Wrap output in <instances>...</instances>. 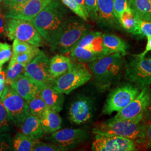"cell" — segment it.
I'll return each instance as SVG.
<instances>
[{
	"mask_svg": "<svg viewBox=\"0 0 151 151\" xmlns=\"http://www.w3.org/2000/svg\"><path fill=\"white\" fill-rule=\"evenodd\" d=\"M85 6L89 18L96 22L98 18L97 0H85Z\"/></svg>",
	"mask_w": 151,
	"mask_h": 151,
	"instance_id": "obj_37",
	"label": "cell"
},
{
	"mask_svg": "<svg viewBox=\"0 0 151 151\" xmlns=\"http://www.w3.org/2000/svg\"><path fill=\"white\" fill-rule=\"evenodd\" d=\"M146 142L147 147L148 148L151 149V123L148 127H147V128Z\"/></svg>",
	"mask_w": 151,
	"mask_h": 151,
	"instance_id": "obj_44",
	"label": "cell"
},
{
	"mask_svg": "<svg viewBox=\"0 0 151 151\" xmlns=\"http://www.w3.org/2000/svg\"><path fill=\"white\" fill-rule=\"evenodd\" d=\"M12 151L11 135L5 133H0V151Z\"/></svg>",
	"mask_w": 151,
	"mask_h": 151,
	"instance_id": "obj_39",
	"label": "cell"
},
{
	"mask_svg": "<svg viewBox=\"0 0 151 151\" xmlns=\"http://www.w3.org/2000/svg\"><path fill=\"white\" fill-rule=\"evenodd\" d=\"M144 114L132 119L120 120L109 119L97 124L92 129L95 135L119 136L134 140L137 143L146 141L147 125L142 122Z\"/></svg>",
	"mask_w": 151,
	"mask_h": 151,
	"instance_id": "obj_3",
	"label": "cell"
},
{
	"mask_svg": "<svg viewBox=\"0 0 151 151\" xmlns=\"http://www.w3.org/2000/svg\"><path fill=\"white\" fill-rule=\"evenodd\" d=\"M6 72L2 67H0V96L5 87Z\"/></svg>",
	"mask_w": 151,
	"mask_h": 151,
	"instance_id": "obj_42",
	"label": "cell"
},
{
	"mask_svg": "<svg viewBox=\"0 0 151 151\" xmlns=\"http://www.w3.org/2000/svg\"><path fill=\"white\" fill-rule=\"evenodd\" d=\"M40 121L45 134H52L60 129L62 120L58 112L47 106Z\"/></svg>",
	"mask_w": 151,
	"mask_h": 151,
	"instance_id": "obj_21",
	"label": "cell"
},
{
	"mask_svg": "<svg viewBox=\"0 0 151 151\" xmlns=\"http://www.w3.org/2000/svg\"><path fill=\"white\" fill-rule=\"evenodd\" d=\"M128 5L138 19L151 22V2L150 0H128Z\"/></svg>",
	"mask_w": 151,
	"mask_h": 151,
	"instance_id": "obj_25",
	"label": "cell"
},
{
	"mask_svg": "<svg viewBox=\"0 0 151 151\" xmlns=\"http://www.w3.org/2000/svg\"><path fill=\"white\" fill-rule=\"evenodd\" d=\"M98 18L97 22L100 27L115 30L122 28L114 10V0H97Z\"/></svg>",
	"mask_w": 151,
	"mask_h": 151,
	"instance_id": "obj_16",
	"label": "cell"
},
{
	"mask_svg": "<svg viewBox=\"0 0 151 151\" xmlns=\"http://www.w3.org/2000/svg\"><path fill=\"white\" fill-rule=\"evenodd\" d=\"M74 60L63 54H56L49 60L48 83L63 75L69 70Z\"/></svg>",
	"mask_w": 151,
	"mask_h": 151,
	"instance_id": "obj_18",
	"label": "cell"
},
{
	"mask_svg": "<svg viewBox=\"0 0 151 151\" xmlns=\"http://www.w3.org/2000/svg\"><path fill=\"white\" fill-rule=\"evenodd\" d=\"M146 37L147 38V43L145 50L140 54L133 55L134 57L138 58H143L149 52L151 51V36H147Z\"/></svg>",
	"mask_w": 151,
	"mask_h": 151,
	"instance_id": "obj_41",
	"label": "cell"
},
{
	"mask_svg": "<svg viewBox=\"0 0 151 151\" xmlns=\"http://www.w3.org/2000/svg\"><path fill=\"white\" fill-rule=\"evenodd\" d=\"M95 151H134L137 150L136 142L123 137L96 135L92 145Z\"/></svg>",
	"mask_w": 151,
	"mask_h": 151,
	"instance_id": "obj_13",
	"label": "cell"
},
{
	"mask_svg": "<svg viewBox=\"0 0 151 151\" xmlns=\"http://www.w3.org/2000/svg\"><path fill=\"white\" fill-rule=\"evenodd\" d=\"M75 1L78 4V5L81 7V9H82L83 11H84V12L86 14L87 16L89 17L88 15V13L87 12L86 9L85 0H75Z\"/></svg>",
	"mask_w": 151,
	"mask_h": 151,
	"instance_id": "obj_46",
	"label": "cell"
},
{
	"mask_svg": "<svg viewBox=\"0 0 151 151\" xmlns=\"http://www.w3.org/2000/svg\"><path fill=\"white\" fill-rule=\"evenodd\" d=\"M95 110V101L91 97L79 96L70 104L68 113V119L73 125L86 124L92 119Z\"/></svg>",
	"mask_w": 151,
	"mask_h": 151,
	"instance_id": "obj_10",
	"label": "cell"
},
{
	"mask_svg": "<svg viewBox=\"0 0 151 151\" xmlns=\"http://www.w3.org/2000/svg\"><path fill=\"white\" fill-rule=\"evenodd\" d=\"M138 19L129 9L122 13L119 17V22L125 31L133 34L135 31Z\"/></svg>",
	"mask_w": 151,
	"mask_h": 151,
	"instance_id": "obj_28",
	"label": "cell"
},
{
	"mask_svg": "<svg viewBox=\"0 0 151 151\" xmlns=\"http://www.w3.org/2000/svg\"><path fill=\"white\" fill-rule=\"evenodd\" d=\"M32 151H63L59 146L53 143L36 141Z\"/></svg>",
	"mask_w": 151,
	"mask_h": 151,
	"instance_id": "obj_36",
	"label": "cell"
},
{
	"mask_svg": "<svg viewBox=\"0 0 151 151\" xmlns=\"http://www.w3.org/2000/svg\"><path fill=\"white\" fill-rule=\"evenodd\" d=\"M6 37L10 40L18 39L38 47L44 44L43 38L32 22L22 19H7Z\"/></svg>",
	"mask_w": 151,
	"mask_h": 151,
	"instance_id": "obj_6",
	"label": "cell"
},
{
	"mask_svg": "<svg viewBox=\"0 0 151 151\" xmlns=\"http://www.w3.org/2000/svg\"><path fill=\"white\" fill-rule=\"evenodd\" d=\"M11 120L0 97V133L10 132L11 130Z\"/></svg>",
	"mask_w": 151,
	"mask_h": 151,
	"instance_id": "obj_32",
	"label": "cell"
},
{
	"mask_svg": "<svg viewBox=\"0 0 151 151\" xmlns=\"http://www.w3.org/2000/svg\"><path fill=\"white\" fill-rule=\"evenodd\" d=\"M134 57L125 65L124 78L140 90L149 87L151 85V57Z\"/></svg>",
	"mask_w": 151,
	"mask_h": 151,
	"instance_id": "obj_7",
	"label": "cell"
},
{
	"mask_svg": "<svg viewBox=\"0 0 151 151\" xmlns=\"http://www.w3.org/2000/svg\"><path fill=\"white\" fill-rule=\"evenodd\" d=\"M70 58L73 60L83 63H90L101 58L104 55L88 47L76 46L70 50Z\"/></svg>",
	"mask_w": 151,
	"mask_h": 151,
	"instance_id": "obj_24",
	"label": "cell"
},
{
	"mask_svg": "<svg viewBox=\"0 0 151 151\" xmlns=\"http://www.w3.org/2000/svg\"><path fill=\"white\" fill-rule=\"evenodd\" d=\"M91 78V72L86 65L75 61L69 70L48 84L60 93L68 95Z\"/></svg>",
	"mask_w": 151,
	"mask_h": 151,
	"instance_id": "obj_5",
	"label": "cell"
},
{
	"mask_svg": "<svg viewBox=\"0 0 151 151\" xmlns=\"http://www.w3.org/2000/svg\"><path fill=\"white\" fill-rule=\"evenodd\" d=\"M87 137L88 133L85 130L65 128L52 133L45 140L59 146L62 151H68L80 145Z\"/></svg>",
	"mask_w": 151,
	"mask_h": 151,
	"instance_id": "obj_11",
	"label": "cell"
},
{
	"mask_svg": "<svg viewBox=\"0 0 151 151\" xmlns=\"http://www.w3.org/2000/svg\"><path fill=\"white\" fill-rule=\"evenodd\" d=\"M12 47L7 43L0 41V67L10 60L12 57Z\"/></svg>",
	"mask_w": 151,
	"mask_h": 151,
	"instance_id": "obj_35",
	"label": "cell"
},
{
	"mask_svg": "<svg viewBox=\"0 0 151 151\" xmlns=\"http://www.w3.org/2000/svg\"><path fill=\"white\" fill-rule=\"evenodd\" d=\"M91 26L83 20L69 17L56 38L49 45L51 49L60 54H67L75 47L78 42L87 32Z\"/></svg>",
	"mask_w": 151,
	"mask_h": 151,
	"instance_id": "obj_4",
	"label": "cell"
},
{
	"mask_svg": "<svg viewBox=\"0 0 151 151\" xmlns=\"http://www.w3.org/2000/svg\"><path fill=\"white\" fill-rule=\"evenodd\" d=\"M49 60L47 55L41 50L40 53L25 67L22 73L39 86L48 84Z\"/></svg>",
	"mask_w": 151,
	"mask_h": 151,
	"instance_id": "obj_15",
	"label": "cell"
},
{
	"mask_svg": "<svg viewBox=\"0 0 151 151\" xmlns=\"http://www.w3.org/2000/svg\"><path fill=\"white\" fill-rule=\"evenodd\" d=\"M27 0H4L3 5L7 9L10 8L14 6L19 4Z\"/></svg>",
	"mask_w": 151,
	"mask_h": 151,
	"instance_id": "obj_43",
	"label": "cell"
},
{
	"mask_svg": "<svg viewBox=\"0 0 151 151\" xmlns=\"http://www.w3.org/2000/svg\"><path fill=\"white\" fill-rule=\"evenodd\" d=\"M7 35V19L0 8V37Z\"/></svg>",
	"mask_w": 151,
	"mask_h": 151,
	"instance_id": "obj_40",
	"label": "cell"
},
{
	"mask_svg": "<svg viewBox=\"0 0 151 151\" xmlns=\"http://www.w3.org/2000/svg\"><path fill=\"white\" fill-rule=\"evenodd\" d=\"M40 52H41V50L37 47L32 50L29 51L27 53L19 54L15 57H11L10 62L7 68L11 67V66L14 65L15 63H20L23 65H27L35 57H37L38 54L40 53Z\"/></svg>",
	"mask_w": 151,
	"mask_h": 151,
	"instance_id": "obj_29",
	"label": "cell"
},
{
	"mask_svg": "<svg viewBox=\"0 0 151 151\" xmlns=\"http://www.w3.org/2000/svg\"><path fill=\"white\" fill-rule=\"evenodd\" d=\"M22 132L17 133L12 139V151H32L36 141Z\"/></svg>",
	"mask_w": 151,
	"mask_h": 151,
	"instance_id": "obj_26",
	"label": "cell"
},
{
	"mask_svg": "<svg viewBox=\"0 0 151 151\" xmlns=\"http://www.w3.org/2000/svg\"><path fill=\"white\" fill-rule=\"evenodd\" d=\"M123 55L115 53L89 63L95 86L99 91L109 90L120 80L124 65Z\"/></svg>",
	"mask_w": 151,
	"mask_h": 151,
	"instance_id": "obj_2",
	"label": "cell"
},
{
	"mask_svg": "<svg viewBox=\"0 0 151 151\" xmlns=\"http://www.w3.org/2000/svg\"><path fill=\"white\" fill-rule=\"evenodd\" d=\"M21 132L34 140H39L44 135L40 119L29 114L22 123L20 127Z\"/></svg>",
	"mask_w": 151,
	"mask_h": 151,
	"instance_id": "obj_22",
	"label": "cell"
},
{
	"mask_svg": "<svg viewBox=\"0 0 151 151\" xmlns=\"http://www.w3.org/2000/svg\"><path fill=\"white\" fill-rule=\"evenodd\" d=\"M25 66V65L20 63H15L11 67L7 68V72L6 73V85L10 86L13 81H15L19 76L23 73Z\"/></svg>",
	"mask_w": 151,
	"mask_h": 151,
	"instance_id": "obj_30",
	"label": "cell"
},
{
	"mask_svg": "<svg viewBox=\"0 0 151 151\" xmlns=\"http://www.w3.org/2000/svg\"><path fill=\"white\" fill-rule=\"evenodd\" d=\"M133 35L139 37L151 36V22L138 19Z\"/></svg>",
	"mask_w": 151,
	"mask_h": 151,
	"instance_id": "obj_33",
	"label": "cell"
},
{
	"mask_svg": "<svg viewBox=\"0 0 151 151\" xmlns=\"http://www.w3.org/2000/svg\"><path fill=\"white\" fill-rule=\"evenodd\" d=\"M76 46L88 47L104 55L103 51V34L100 32L89 31L81 38Z\"/></svg>",
	"mask_w": 151,
	"mask_h": 151,
	"instance_id": "obj_23",
	"label": "cell"
},
{
	"mask_svg": "<svg viewBox=\"0 0 151 151\" xmlns=\"http://www.w3.org/2000/svg\"><path fill=\"white\" fill-rule=\"evenodd\" d=\"M68 15L67 7L60 0H53L31 22L49 45L63 27Z\"/></svg>",
	"mask_w": 151,
	"mask_h": 151,
	"instance_id": "obj_1",
	"label": "cell"
},
{
	"mask_svg": "<svg viewBox=\"0 0 151 151\" xmlns=\"http://www.w3.org/2000/svg\"><path fill=\"white\" fill-rule=\"evenodd\" d=\"M11 88L25 100L28 101L35 97L40 91L38 86L23 73L19 76L10 85Z\"/></svg>",
	"mask_w": 151,
	"mask_h": 151,
	"instance_id": "obj_17",
	"label": "cell"
},
{
	"mask_svg": "<svg viewBox=\"0 0 151 151\" xmlns=\"http://www.w3.org/2000/svg\"><path fill=\"white\" fill-rule=\"evenodd\" d=\"M151 103V90L150 87H145L141 91L135 99L120 110L111 120H120L132 119L140 115L144 114L148 106Z\"/></svg>",
	"mask_w": 151,
	"mask_h": 151,
	"instance_id": "obj_14",
	"label": "cell"
},
{
	"mask_svg": "<svg viewBox=\"0 0 151 151\" xmlns=\"http://www.w3.org/2000/svg\"><path fill=\"white\" fill-rule=\"evenodd\" d=\"M2 1H4V0H0V4H1Z\"/></svg>",
	"mask_w": 151,
	"mask_h": 151,
	"instance_id": "obj_47",
	"label": "cell"
},
{
	"mask_svg": "<svg viewBox=\"0 0 151 151\" xmlns=\"http://www.w3.org/2000/svg\"><path fill=\"white\" fill-rule=\"evenodd\" d=\"M39 92L48 107L58 113L62 111L65 101L63 93L56 91L48 84L40 86Z\"/></svg>",
	"mask_w": 151,
	"mask_h": 151,
	"instance_id": "obj_20",
	"label": "cell"
},
{
	"mask_svg": "<svg viewBox=\"0 0 151 151\" xmlns=\"http://www.w3.org/2000/svg\"><path fill=\"white\" fill-rule=\"evenodd\" d=\"M144 116L151 123V103L146 109L144 113Z\"/></svg>",
	"mask_w": 151,
	"mask_h": 151,
	"instance_id": "obj_45",
	"label": "cell"
},
{
	"mask_svg": "<svg viewBox=\"0 0 151 151\" xmlns=\"http://www.w3.org/2000/svg\"><path fill=\"white\" fill-rule=\"evenodd\" d=\"M137 87L128 83L117 87L110 92L103 109L104 115L118 112L128 105L140 92Z\"/></svg>",
	"mask_w": 151,
	"mask_h": 151,
	"instance_id": "obj_9",
	"label": "cell"
},
{
	"mask_svg": "<svg viewBox=\"0 0 151 151\" xmlns=\"http://www.w3.org/2000/svg\"><path fill=\"white\" fill-rule=\"evenodd\" d=\"M0 97L11 122L17 127L20 128L30 114L27 101L15 91L10 86L6 85Z\"/></svg>",
	"mask_w": 151,
	"mask_h": 151,
	"instance_id": "obj_8",
	"label": "cell"
},
{
	"mask_svg": "<svg viewBox=\"0 0 151 151\" xmlns=\"http://www.w3.org/2000/svg\"><path fill=\"white\" fill-rule=\"evenodd\" d=\"M36 47H37L27 42L21 41L18 39H14L12 46V57L27 53L32 50Z\"/></svg>",
	"mask_w": 151,
	"mask_h": 151,
	"instance_id": "obj_31",
	"label": "cell"
},
{
	"mask_svg": "<svg viewBox=\"0 0 151 151\" xmlns=\"http://www.w3.org/2000/svg\"><path fill=\"white\" fill-rule=\"evenodd\" d=\"M53 0H27L7 9V19H22L32 22Z\"/></svg>",
	"mask_w": 151,
	"mask_h": 151,
	"instance_id": "obj_12",
	"label": "cell"
},
{
	"mask_svg": "<svg viewBox=\"0 0 151 151\" xmlns=\"http://www.w3.org/2000/svg\"><path fill=\"white\" fill-rule=\"evenodd\" d=\"M29 113L40 119L47 105L39 92L35 97L27 101Z\"/></svg>",
	"mask_w": 151,
	"mask_h": 151,
	"instance_id": "obj_27",
	"label": "cell"
},
{
	"mask_svg": "<svg viewBox=\"0 0 151 151\" xmlns=\"http://www.w3.org/2000/svg\"><path fill=\"white\" fill-rule=\"evenodd\" d=\"M128 48V44L122 38L112 34H103V51L105 56L115 53L124 56L127 54Z\"/></svg>",
	"mask_w": 151,
	"mask_h": 151,
	"instance_id": "obj_19",
	"label": "cell"
},
{
	"mask_svg": "<svg viewBox=\"0 0 151 151\" xmlns=\"http://www.w3.org/2000/svg\"><path fill=\"white\" fill-rule=\"evenodd\" d=\"M62 3L65 5L70 11L74 12L77 16L80 17L81 19L85 22L88 20L89 17L82 10L81 7L76 2L75 0H60Z\"/></svg>",
	"mask_w": 151,
	"mask_h": 151,
	"instance_id": "obj_34",
	"label": "cell"
},
{
	"mask_svg": "<svg viewBox=\"0 0 151 151\" xmlns=\"http://www.w3.org/2000/svg\"><path fill=\"white\" fill-rule=\"evenodd\" d=\"M150 2H151V0H150Z\"/></svg>",
	"mask_w": 151,
	"mask_h": 151,
	"instance_id": "obj_48",
	"label": "cell"
},
{
	"mask_svg": "<svg viewBox=\"0 0 151 151\" xmlns=\"http://www.w3.org/2000/svg\"><path fill=\"white\" fill-rule=\"evenodd\" d=\"M129 9L128 0H114V13L118 21L122 13Z\"/></svg>",
	"mask_w": 151,
	"mask_h": 151,
	"instance_id": "obj_38",
	"label": "cell"
}]
</instances>
